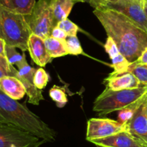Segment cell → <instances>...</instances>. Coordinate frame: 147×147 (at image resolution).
<instances>
[{
    "label": "cell",
    "mask_w": 147,
    "mask_h": 147,
    "mask_svg": "<svg viewBox=\"0 0 147 147\" xmlns=\"http://www.w3.org/2000/svg\"><path fill=\"white\" fill-rule=\"evenodd\" d=\"M36 69L30 66L28 63L19 68L16 71L15 77L18 78L24 84L26 94L28 97V102L34 105H39L45 98L42 93V89H38L34 84V75Z\"/></svg>",
    "instance_id": "10"
},
{
    "label": "cell",
    "mask_w": 147,
    "mask_h": 147,
    "mask_svg": "<svg viewBox=\"0 0 147 147\" xmlns=\"http://www.w3.org/2000/svg\"><path fill=\"white\" fill-rule=\"evenodd\" d=\"M144 8L145 12H146V15H147V1H145L144 3Z\"/></svg>",
    "instance_id": "32"
},
{
    "label": "cell",
    "mask_w": 147,
    "mask_h": 147,
    "mask_svg": "<svg viewBox=\"0 0 147 147\" xmlns=\"http://www.w3.org/2000/svg\"><path fill=\"white\" fill-rule=\"evenodd\" d=\"M106 88L114 91L127 89H135L142 86L137 78L130 72L116 73L112 72L103 82Z\"/></svg>",
    "instance_id": "12"
},
{
    "label": "cell",
    "mask_w": 147,
    "mask_h": 147,
    "mask_svg": "<svg viewBox=\"0 0 147 147\" xmlns=\"http://www.w3.org/2000/svg\"><path fill=\"white\" fill-rule=\"evenodd\" d=\"M97 147H104V146H97Z\"/></svg>",
    "instance_id": "36"
},
{
    "label": "cell",
    "mask_w": 147,
    "mask_h": 147,
    "mask_svg": "<svg viewBox=\"0 0 147 147\" xmlns=\"http://www.w3.org/2000/svg\"><path fill=\"white\" fill-rule=\"evenodd\" d=\"M127 72L133 74L140 82L142 86H147V64L133 62L129 66Z\"/></svg>",
    "instance_id": "19"
},
{
    "label": "cell",
    "mask_w": 147,
    "mask_h": 147,
    "mask_svg": "<svg viewBox=\"0 0 147 147\" xmlns=\"http://www.w3.org/2000/svg\"><path fill=\"white\" fill-rule=\"evenodd\" d=\"M28 51L32 61L37 66L45 67L47 63H51L53 58L46 48L44 39L34 33L30 35L28 40Z\"/></svg>",
    "instance_id": "11"
},
{
    "label": "cell",
    "mask_w": 147,
    "mask_h": 147,
    "mask_svg": "<svg viewBox=\"0 0 147 147\" xmlns=\"http://www.w3.org/2000/svg\"><path fill=\"white\" fill-rule=\"evenodd\" d=\"M144 3L139 0H119L101 7L111 9L122 13L136 23L147 34V15Z\"/></svg>",
    "instance_id": "8"
},
{
    "label": "cell",
    "mask_w": 147,
    "mask_h": 147,
    "mask_svg": "<svg viewBox=\"0 0 147 147\" xmlns=\"http://www.w3.org/2000/svg\"><path fill=\"white\" fill-rule=\"evenodd\" d=\"M0 37L4 38V36H3V33H2V29H1V22H0Z\"/></svg>",
    "instance_id": "34"
},
{
    "label": "cell",
    "mask_w": 147,
    "mask_h": 147,
    "mask_svg": "<svg viewBox=\"0 0 147 147\" xmlns=\"http://www.w3.org/2000/svg\"><path fill=\"white\" fill-rule=\"evenodd\" d=\"M89 141L96 146L104 147H147L146 141L128 131Z\"/></svg>",
    "instance_id": "9"
},
{
    "label": "cell",
    "mask_w": 147,
    "mask_h": 147,
    "mask_svg": "<svg viewBox=\"0 0 147 147\" xmlns=\"http://www.w3.org/2000/svg\"><path fill=\"white\" fill-rule=\"evenodd\" d=\"M76 0H54L53 3V24L55 27L60 21L68 17L73 6L77 3Z\"/></svg>",
    "instance_id": "16"
},
{
    "label": "cell",
    "mask_w": 147,
    "mask_h": 147,
    "mask_svg": "<svg viewBox=\"0 0 147 147\" xmlns=\"http://www.w3.org/2000/svg\"><path fill=\"white\" fill-rule=\"evenodd\" d=\"M49 81L50 76L43 68L36 69L34 75V84L38 89H44L47 86Z\"/></svg>",
    "instance_id": "23"
},
{
    "label": "cell",
    "mask_w": 147,
    "mask_h": 147,
    "mask_svg": "<svg viewBox=\"0 0 147 147\" xmlns=\"http://www.w3.org/2000/svg\"><path fill=\"white\" fill-rule=\"evenodd\" d=\"M11 147H17V146H12Z\"/></svg>",
    "instance_id": "37"
},
{
    "label": "cell",
    "mask_w": 147,
    "mask_h": 147,
    "mask_svg": "<svg viewBox=\"0 0 147 147\" xmlns=\"http://www.w3.org/2000/svg\"><path fill=\"white\" fill-rule=\"evenodd\" d=\"M44 40L47 52L53 59L63 57L68 55L66 50L65 40L56 39L52 36L47 37Z\"/></svg>",
    "instance_id": "17"
},
{
    "label": "cell",
    "mask_w": 147,
    "mask_h": 147,
    "mask_svg": "<svg viewBox=\"0 0 147 147\" xmlns=\"http://www.w3.org/2000/svg\"><path fill=\"white\" fill-rule=\"evenodd\" d=\"M136 110L134 109H123L119 111L118 114V121L121 123L126 124L130 120L134 115Z\"/></svg>",
    "instance_id": "26"
},
{
    "label": "cell",
    "mask_w": 147,
    "mask_h": 147,
    "mask_svg": "<svg viewBox=\"0 0 147 147\" xmlns=\"http://www.w3.org/2000/svg\"><path fill=\"white\" fill-rule=\"evenodd\" d=\"M0 4L13 12L28 16L32 12L36 0H0Z\"/></svg>",
    "instance_id": "15"
},
{
    "label": "cell",
    "mask_w": 147,
    "mask_h": 147,
    "mask_svg": "<svg viewBox=\"0 0 147 147\" xmlns=\"http://www.w3.org/2000/svg\"><path fill=\"white\" fill-rule=\"evenodd\" d=\"M124 131H128L126 123H121L118 120L109 118H93L89 119L87 122L86 140L89 141L106 138Z\"/></svg>",
    "instance_id": "7"
},
{
    "label": "cell",
    "mask_w": 147,
    "mask_h": 147,
    "mask_svg": "<svg viewBox=\"0 0 147 147\" xmlns=\"http://www.w3.org/2000/svg\"><path fill=\"white\" fill-rule=\"evenodd\" d=\"M146 1H147V0H146Z\"/></svg>",
    "instance_id": "38"
},
{
    "label": "cell",
    "mask_w": 147,
    "mask_h": 147,
    "mask_svg": "<svg viewBox=\"0 0 147 147\" xmlns=\"http://www.w3.org/2000/svg\"><path fill=\"white\" fill-rule=\"evenodd\" d=\"M65 43L66 50L69 55L78 56V55L84 54L83 48L80 45L77 35H67L65 40Z\"/></svg>",
    "instance_id": "21"
},
{
    "label": "cell",
    "mask_w": 147,
    "mask_h": 147,
    "mask_svg": "<svg viewBox=\"0 0 147 147\" xmlns=\"http://www.w3.org/2000/svg\"><path fill=\"white\" fill-rule=\"evenodd\" d=\"M54 0H38L30 15L26 16L32 32L45 40L51 36L53 24V3Z\"/></svg>",
    "instance_id": "5"
},
{
    "label": "cell",
    "mask_w": 147,
    "mask_h": 147,
    "mask_svg": "<svg viewBox=\"0 0 147 147\" xmlns=\"http://www.w3.org/2000/svg\"><path fill=\"white\" fill-rule=\"evenodd\" d=\"M17 48L14 46H9V45H6V57H7V61L11 65L17 66V67L20 68L27 63L26 60V56L24 52H23L22 55L20 54V53L16 50Z\"/></svg>",
    "instance_id": "18"
},
{
    "label": "cell",
    "mask_w": 147,
    "mask_h": 147,
    "mask_svg": "<svg viewBox=\"0 0 147 147\" xmlns=\"http://www.w3.org/2000/svg\"><path fill=\"white\" fill-rule=\"evenodd\" d=\"M147 97V86L114 91L106 88L95 99L93 110L106 116L123 109L137 110Z\"/></svg>",
    "instance_id": "3"
},
{
    "label": "cell",
    "mask_w": 147,
    "mask_h": 147,
    "mask_svg": "<svg viewBox=\"0 0 147 147\" xmlns=\"http://www.w3.org/2000/svg\"><path fill=\"white\" fill-rule=\"evenodd\" d=\"M6 45H7V43H6L5 40L0 37V56L7 59L6 57Z\"/></svg>",
    "instance_id": "30"
},
{
    "label": "cell",
    "mask_w": 147,
    "mask_h": 147,
    "mask_svg": "<svg viewBox=\"0 0 147 147\" xmlns=\"http://www.w3.org/2000/svg\"><path fill=\"white\" fill-rule=\"evenodd\" d=\"M0 22L7 44L23 52L28 51V40L32 32L26 16L9 11L0 4Z\"/></svg>",
    "instance_id": "4"
},
{
    "label": "cell",
    "mask_w": 147,
    "mask_h": 147,
    "mask_svg": "<svg viewBox=\"0 0 147 147\" xmlns=\"http://www.w3.org/2000/svg\"><path fill=\"white\" fill-rule=\"evenodd\" d=\"M78 2H86V3H90V0H76Z\"/></svg>",
    "instance_id": "33"
},
{
    "label": "cell",
    "mask_w": 147,
    "mask_h": 147,
    "mask_svg": "<svg viewBox=\"0 0 147 147\" xmlns=\"http://www.w3.org/2000/svg\"><path fill=\"white\" fill-rule=\"evenodd\" d=\"M144 109H145V111H146V113L147 115V97H146V100H145L144 102Z\"/></svg>",
    "instance_id": "31"
},
{
    "label": "cell",
    "mask_w": 147,
    "mask_h": 147,
    "mask_svg": "<svg viewBox=\"0 0 147 147\" xmlns=\"http://www.w3.org/2000/svg\"><path fill=\"white\" fill-rule=\"evenodd\" d=\"M111 60L112 62L111 66L114 69V72L119 74L127 72L129 66L131 63L121 53H119V54L111 58Z\"/></svg>",
    "instance_id": "22"
},
{
    "label": "cell",
    "mask_w": 147,
    "mask_h": 147,
    "mask_svg": "<svg viewBox=\"0 0 147 147\" xmlns=\"http://www.w3.org/2000/svg\"><path fill=\"white\" fill-rule=\"evenodd\" d=\"M0 90L15 100L22 99L27 95L22 82L18 78L11 76H4L0 79Z\"/></svg>",
    "instance_id": "14"
},
{
    "label": "cell",
    "mask_w": 147,
    "mask_h": 147,
    "mask_svg": "<svg viewBox=\"0 0 147 147\" xmlns=\"http://www.w3.org/2000/svg\"><path fill=\"white\" fill-rule=\"evenodd\" d=\"M0 124H10L45 140L54 142L57 133L25 105L0 90Z\"/></svg>",
    "instance_id": "2"
},
{
    "label": "cell",
    "mask_w": 147,
    "mask_h": 147,
    "mask_svg": "<svg viewBox=\"0 0 147 147\" xmlns=\"http://www.w3.org/2000/svg\"><path fill=\"white\" fill-rule=\"evenodd\" d=\"M134 62L136 63H140V64H147V48L142 52L137 60L135 61Z\"/></svg>",
    "instance_id": "29"
},
{
    "label": "cell",
    "mask_w": 147,
    "mask_h": 147,
    "mask_svg": "<svg viewBox=\"0 0 147 147\" xmlns=\"http://www.w3.org/2000/svg\"><path fill=\"white\" fill-rule=\"evenodd\" d=\"M128 131L147 142V115L144 103L135 112L127 122Z\"/></svg>",
    "instance_id": "13"
},
{
    "label": "cell",
    "mask_w": 147,
    "mask_h": 147,
    "mask_svg": "<svg viewBox=\"0 0 147 147\" xmlns=\"http://www.w3.org/2000/svg\"><path fill=\"white\" fill-rule=\"evenodd\" d=\"M49 96L55 102L57 108H62L67 104V97L65 91L61 87L54 85L49 91Z\"/></svg>",
    "instance_id": "20"
},
{
    "label": "cell",
    "mask_w": 147,
    "mask_h": 147,
    "mask_svg": "<svg viewBox=\"0 0 147 147\" xmlns=\"http://www.w3.org/2000/svg\"><path fill=\"white\" fill-rule=\"evenodd\" d=\"M119 0H90V3L91 7H93L94 9L98 8V7H103L106 6V4L109 3H114L116 2Z\"/></svg>",
    "instance_id": "28"
},
{
    "label": "cell",
    "mask_w": 147,
    "mask_h": 147,
    "mask_svg": "<svg viewBox=\"0 0 147 147\" xmlns=\"http://www.w3.org/2000/svg\"><path fill=\"white\" fill-rule=\"evenodd\" d=\"M95 14L106 34L117 45L130 63L138 59L147 48V34L122 13L106 7L94 9Z\"/></svg>",
    "instance_id": "1"
},
{
    "label": "cell",
    "mask_w": 147,
    "mask_h": 147,
    "mask_svg": "<svg viewBox=\"0 0 147 147\" xmlns=\"http://www.w3.org/2000/svg\"><path fill=\"white\" fill-rule=\"evenodd\" d=\"M139 1H142V2H144V1H146V0H139Z\"/></svg>",
    "instance_id": "35"
},
{
    "label": "cell",
    "mask_w": 147,
    "mask_h": 147,
    "mask_svg": "<svg viewBox=\"0 0 147 147\" xmlns=\"http://www.w3.org/2000/svg\"><path fill=\"white\" fill-rule=\"evenodd\" d=\"M45 140L10 124H0V147H40Z\"/></svg>",
    "instance_id": "6"
},
{
    "label": "cell",
    "mask_w": 147,
    "mask_h": 147,
    "mask_svg": "<svg viewBox=\"0 0 147 147\" xmlns=\"http://www.w3.org/2000/svg\"><path fill=\"white\" fill-rule=\"evenodd\" d=\"M51 36L56 39L65 40L66 37H67V35L66 34L62 29H60V27L56 26V27H55L53 29V30H52Z\"/></svg>",
    "instance_id": "27"
},
{
    "label": "cell",
    "mask_w": 147,
    "mask_h": 147,
    "mask_svg": "<svg viewBox=\"0 0 147 147\" xmlns=\"http://www.w3.org/2000/svg\"><path fill=\"white\" fill-rule=\"evenodd\" d=\"M17 70L14 66L9 63L6 58L0 56V79L7 76H15Z\"/></svg>",
    "instance_id": "24"
},
{
    "label": "cell",
    "mask_w": 147,
    "mask_h": 147,
    "mask_svg": "<svg viewBox=\"0 0 147 147\" xmlns=\"http://www.w3.org/2000/svg\"><path fill=\"white\" fill-rule=\"evenodd\" d=\"M57 26L62 29L67 35H77V33L79 30L78 26L68 18L60 21Z\"/></svg>",
    "instance_id": "25"
}]
</instances>
